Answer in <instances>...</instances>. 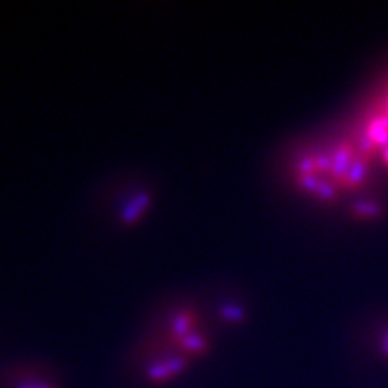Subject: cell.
<instances>
[{
	"label": "cell",
	"mask_w": 388,
	"mask_h": 388,
	"mask_svg": "<svg viewBox=\"0 0 388 388\" xmlns=\"http://www.w3.org/2000/svg\"><path fill=\"white\" fill-rule=\"evenodd\" d=\"M188 364L187 357H174L167 361H160L155 365H151L147 368V373L145 377L150 382H166L174 377L180 374V371L186 368Z\"/></svg>",
	"instance_id": "obj_1"
},
{
	"label": "cell",
	"mask_w": 388,
	"mask_h": 388,
	"mask_svg": "<svg viewBox=\"0 0 388 388\" xmlns=\"http://www.w3.org/2000/svg\"><path fill=\"white\" fill-rule=\"evenodd\" d=\"M19 388H58L55 384L51 382H39V384H29V385H22Z\"/></svg>",
	"instance_id": "obj_2"
}]
</instances>
